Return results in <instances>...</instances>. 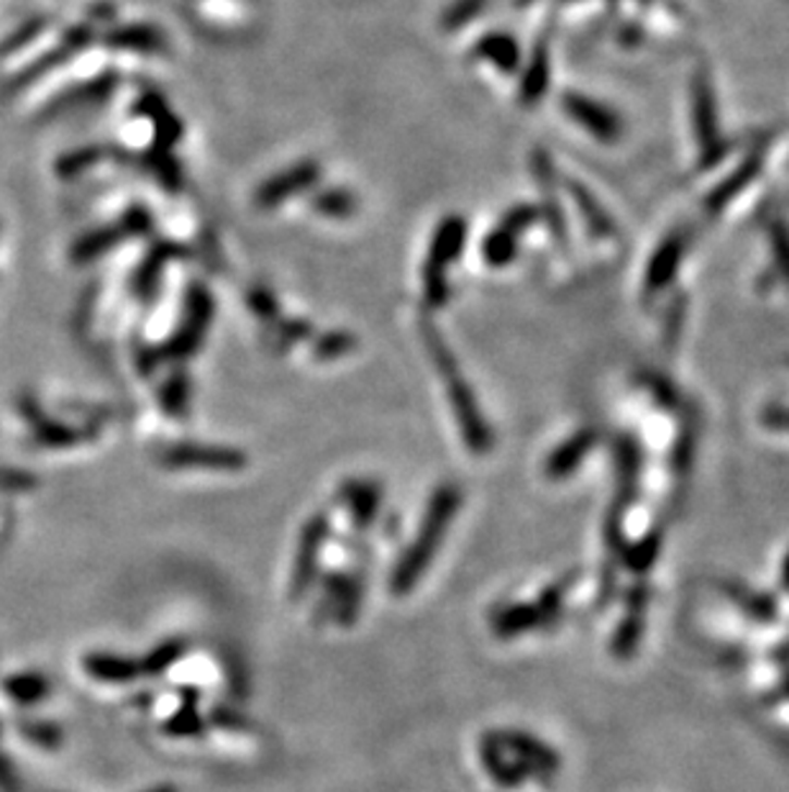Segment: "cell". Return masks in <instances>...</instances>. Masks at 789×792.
Here are the masks:
<instances>
[{"instance_id": "1", "label": "cell", "mask_w": 789, "mask_h": 792, "mask_svg": "<svg viewBox=\"0 0 789 792\" xmlns=\"http://www.w3.org/2000/svg\"><path fill=\"white\" fill-rule=\"evenodd\" d=\"M459 500L461 492L459 488H452V485L439 488L436 496L431 498V505L421 523V534L416 536V541L410 544L408 551H405L403 559L395 566L393 583H390L395 595H405L418 580L423 577L426 566H429L431 559L436 557L441 541H444L446 526L452 523L456 511H459Z\"/></svg>"}, {"instance_id": "2", "label": "cell", "mask_w": 789, "mask_h": 792, "mask_svg": "<svg viewBox=\"0 0 789 792\" xmlns=\"http://www.w3.org/2000/svg\"><path fill=\"white\" fill-rule=\"evenodd\" d=\"M429 344H431L433 357H436V362H439L441 369H444V375H446L448 392H452L456 416H459L461 434H465L467 444L472 447V452L484 454L492 444V436H490L488 424H484V418L480 416V411H477V403H474L472 392L467 390L465 380H461L459 373H456V365H452V354H448L444 349V344H441V341L436 339V333L429 337Z\"/></svg>"}, {"instance_id": "3", "label": "cell", "mask_w": 789, "mask_h": 792, "mask_svg": "<svg viewBox=\"0 0 789 792\" xmlns=\"http://www.w3.org/2000/svg\"><path fill=\"white\" fill-rule=\"evenodd\" d=\"M692 119L698 139L702 144V157L711 165L713 157L723 155V147L718 142V111H715L713 87L707 83L705 72H698L692 80Z\"/></svg>"}, {"instance_id": "4", "label": "cell", "mask_w": 789, "mask_h": 792, "mask_svg": "<svg viewBox=\"0 0 789 792\" xmlns=\"http://www.w3.org/2000/svg\"><path fill=\"white\" fill-rule=\"evenodd\" d=\"M646 606H649V585L639 583L628 595V613L618 626V634L613 638V657L631 659L639 649L643 638V626H646Z\"/></svg>"}, {"instance_id": "5", "label": "cell", "mask_w": 789, "mask_h": 792, "mask_svg": "<svg viewBox=\"0 0 789 792\" xmlns=\"http://www.w3.org/2000/svg\"><path fill=\"white\" fill-rule=\"evenodd\" d=\"M564 111H567L579 126H584L590 134H595L597 139L603 142H615L622 131L620 119L611 111V108L600 106L595 100L584 96L567 93V96H564Z\"/></svg>"}, {"instance_id": "6", "label": "cell", "mask_w": 789, "mask_h": 792, "mask_svg": "<svg viewBox=\"0 0 789 792\" xmlns=\"http://www.w3.org/2000/svg\"><path fill=\"white\" fill-rule=\"evenodd\" d=\"M461 242H465V221H461V218H448V221L441 223L436 242H433L431 249L429 275H426V282H429V293L433 295V301H441V290H444L441 270H444L448 259L459 254Z\"/></svg>"}, {"instance_id": "7", "label": "cell", "mask_w": 789, "mask_h": 792, "mask_svg": "<svg viewBox=\"0 0 789 792\" xmlns=\"http://www.w3.org/2000/svg\"><path fill=\"white\" fill-rule=\"evenodd\" d=\"M170 467H211V470H238L246 462L242 454L229 452V449L213 447H175L162 456Z\"/></svg>"}, {"instance_id": "8", "label": "cell", "mask_w": 789, "mask_h": 792, "mask_svg": "<svg viewBox=\"0 0 789 792\" xmlns=\"http://www.w3.org/2000/svg\"><path fill=\"white\" fill-rule=\"evenodd\" d=\"M323 539H325V523H323V519H313L306 526V532H303L300 551H298V559H295L293 598H300L310 580H313V570L318 564V557H321Z\"/></svg>"}, {"instance_id": "9", "label": "cell", "mask_w": 789, "mask_h": 792, "mask_svg": "<svg viewBox=\"0 0 789 792\" xmlns=\"http://www.w3.org/2000/svg\"><path fill=\"white\" fill-rule=\"evenodd\" d=\"M687 239L685 234H669L658 244V249L654 252V257L649 261V270H646V288L649 290H664L675 278L679 270V261H682Z\"/></svg>"}, {"instance_id": "10", "label": "cell", "mask_w": 789, "mask_h": 792, "mask_svg": "<svg viewBox=\"0 0 789 792\" xmlns=\"http://www.w3.org/2000/svg\"><path fill=\"white\" fill-rule=\"evenodd\" d=\"M595 444V431L592 428H584V431H577L571 439L564 441V444L556 449V452L548 456L546 462V475L552 479H564L575 472L579 464H582L584 456Z\"/></svg>"}, {"instance_id": "11", "label": "cell", "mask_w": 789, "mask_h": 792, "mask_svg": "<svg viewBox=\"0 0 789 792\" xmlns=\"http://www.w3.org/2000/svg\"><path fill=\"white\" fill-rule=\"evenodd\" d=\"M718 587L728 595L730 600L736 602L738 608L743 610L745 616H751V619L774 621V616H777V602H774L772 595L756 593V590H751L749 585L733 583V580H720Z\"/></svg>"}, {"instance_id": "12", "label": "cell", "mask_w": 789, "mask_h": 792, "mask_svg": "<svg viewBox=\"0 0 789 792\" xmlns=\"http://www.w3.org/2000/svg\"><path fill=\"white\" fill-rule=\"evenodd\" d=\"M316 174H318L316 165H300V167H295V170L282 172L280 178H274L272 183H267L262 191H259V195H257L259 206H278L282 198H287V195L298 193L300 187L313 183Z\"/></svg>"}, {"instance_id": "13", "label": "cell", "mask_w": 789, "mask_h": 792, "mask_svg": "<svg viewBox=\"0 0 789 792\" xmlns=\"http://www.w3.org/2000/svg\"><path fill=\"white\" fill-rule=\"evenodd\" d=\"M544 613H541L539 606H510L505 608L503 613L495 616L492 621V629H495L497 636H520L523 631H531L535 626H544Z\"/></svg>"}, {"instance_id": "14", "label": "cell", "mask_w": 789, "mask_h": 792, "mask_svg": "<svg viewBox=\"0 0 789 792\" xmlns=\"http://www.w3.org/2000/svg\"><path fill=\"white\" fill-rule=\"evenodd\" d=\"M505 741H508L510 750L518 754V757H513V759H516L520 767H523V761H528V765H535V769H544V772H552V769L559 767V757H556L548 746L541 744V741L526 736V733H508Z\"/></svg>"}, {"instance_id": "15", "label": "cell", "mask_w": 789, "mask_h": 792, "mask_svg": "<svg viewBox=\"0 0 789 792\" xmlns=\"http://www.w3.org/2000/svg\"><path fill=\"white\" fill-rule=\"evenodd\" d=\"M85 667L96 680L103 682H128L139 678L141 667L126 657H113V654H96L85 659Z\"/></svg>"}, {"instance_id": "16", "label": "cell", "mask_w": 789, "mask_h": 792, "mask_svg": "<svg viewBox=\"0 0 789 792\" xmlns=\"http://www.w3.org/2000/svg\"><path fill=\"white\" fill-rule=\"evenodd\" d=\"M662 541H664L662 532H651L646 539L622 549V562H626L628 570H633L636 575H643V572L654 566L658 555H662Z\"/></svg>"}, {"instance_id": "17", "label": "cell", "mask_w": 789, "mask_h": 792, "mask_svg": "<svg viewBox=\"0 0 789 792\" xmlns=\"http://www.w3.org/2000/svg\"><path fill=\"white\" fill-rule=\"evenodd\" d=\"M480 54L490 57V60L501 64L505 72H513L518 68V44L505 34L484 36V41L480 44Z\"/></svg>"}, {"instance_id": "18", "label": "cell", "mask_w": 789, "mask_h": 792, "mask_svg": "<svg viewBox=\"0 0 789 792\" xmlns=\"http://www.w3.org/2000/svg\"><path fill=\"white\" fill-rule=\"evenodd\" d=\"M571 195H575L577 206H579V210H582V216H584V221H588L590 231H595V234H600V236L613 234L615 227H613L611 216H607L605 210L600 208L595 200H592V195L588 191H584L582 185L571 183Z\"/></svg>"}, {"instance_id": "19", "label": "cell", "mask_w": 789, "mask_h": 792, "mask_svg": "<svg viewBox=\"0 0 789 792\" xmlns=\"http://www.w3.org/2000/svg\"><path fill=\"white\" fill-rule=\"evenodd\" d=\"M516 236L510 229H497L488 236V244H484V257L492 267H503L516 257Z\"/></svg>"}, {"instance_id": "20", "label": "cell", "mask_w": 789, "mask_h": 792, "mask_svg": "<svg viewBox=\"0 0 789 792\" xmlns=\"http://www.w3.org/2000/svg\"><path fill=\"white\" fill-rule=\"evenodd\" d=\"M546 83H548V62H546V49L541 47L539 52L533 54L531 70L526 72V80H523L526 103H535V100L541 98V93L546 90Z\"/></svg>"}, {"instance_id": "21", "label": "cell", "mask_w": 789, "mask_h": 792, "mask_svg": "<svg viewBox=\"0 0 789 792\" xmlns=\"http://www.w3.org/2000/svg\"><path fill=\"white\" fill-rule=\"evenodd\" d=\"M756 170H759V157H751L749 162L741 167V170H738L736 174H730V178L726 180V185L718 187V191L711 195V208L718 210L720 206H726V200H730L738 191H741V187H745V183L754 178Z\"/></svg>"}, {"instance_id": "22", "label": "cell", "mask_w": 789, "mask_h": 792, "mask_svg": "<svg viewBox=\"0 0 789 792\" xmlns=\"http://www.w3.org/2000/svg\"><path fill=\"white\" fill-rule=\"evenodd\" d=\"M692 460H694V428L687 424L685 431L679 434V439H677L675 456H671V467H675L679 477H685L692 467Z\"/></svg>"}, {"instance_id": "23", "label": "cell", "mask_w": 789, "mask_h": 792, "mask_svg": "<svg viewBox=\"0 0 789 792\" xmlns=\"http://www.w3.org/2000/svg\"><path fill=\"white\" fill-rule=\"evenodd\" d=\"M380 492L372 485H354V511H357L359 523H367L378 508Z\"/></svg>"}, {"instance_id": "24", "label": "cell", "mask_w": 789, "mask_h": 792, "mask_svg": "<svg viewBox=\"0 0 789 792\" xmlns=\"http://www.w3.org/2000/svg\"><path fill=\"white\" fill-rule=\"evenodd\" d=\"M177 657H180V644L177 642L162 644L159 649H155L149 654L147 662H144V670H147V672H162V670H168V667L175 662Z\"/></svg>"}, {"instance_id": "25", "label": "cell", "mask_w": 789, "mask_h": 792, "mask_svg": "<svg viewBox=\"0 0 789 792\" xmlns=\"http://www.w3.org/2000/svg\"><path fill=\"white\" fill-rule=\"evenodd\" d=\"M772 244H774V254L781 261V272L789 280V229L785 227V221H777L772 227Z\"/></svg>"}, {"instance_id": "26", "label": "cell", "mask_w": 789, "mask_h": 792, "mask_svg": "<svg viewBox=\"0 0 789 792\" xmlns=\"http://www.w3.org/2000/svg\"><path fill=\"white\" fill-rule=\"evenodd\" d=\"M484 5V0H461V3H456L452 11L446 13V26H459L465 24L467 16H472V13H477Z\"/></svg>"}, {"instance_id": "27", "label": "cell", "mask_w": 789, "mask_h": 792, "mask_svg": "<svg viewBox=\"0 0 789 792\" xmlns=\"http://www.w3.org/2000/svg\"><path fill=\"white\" fill-rule=\"evenodd\" d=\"M318 208L325 210V214L342 216V214H349V210H352V200L342 193H329V195H323L321 200H318Z\"/></svg>"}, {"instance_id": "28", "label": "cell", "mask_w": 789, "mask_h": 792, "mask_svg": "<svg viewBox=\"0 0 789 792\" xmlns=\"http://www.w3.org/2000/svg\"><path fill=\"white\" fill-rule=\"evenodd\" d=\"M764 421L772 428H779V431H789V411H785V409H769L764 413Z\"/></svg>"}, {"instance_id": "29", "label": "cell", "mask_w": 789, "mask_h": 792, "mask_svg": "<svg viewBox=\"0 0 789 792\" xmlns=\"http://www.w3.org/2000/svg\"><path fill=\"white\" fill-rule=\"evenodd\" d=\"M779 580H781V587H785V590L789 593V551H787L785 562H781V575H779Z\"/></svg>"}, {"instance_id": "30", "label": "cell", "mask_w": 789, "mask_h": 792, "mask_svg": "<svg viewBox=\"0 0 789 792\" xmlns=\"http://www.w3.org/2000/svg\"><path fill=\"white\" fill-rule=\"evenodd\" d=\"M155 792H175V790H172V788H159V790H155Z\"/></svg>"}, {"instance_id": "31", "label": "cell", "mask_w": 789, "mask_h": 792, "mask_svg": "<svg viewBox=\"0 0 789 792\" xmlns=\"http://www.w3.org/2000/svg\"><path fill=\"white\" fill-rule=\"evenodd\" d=\"M787 693H789V680H787Z\"/></svg>"}]
</instances>
